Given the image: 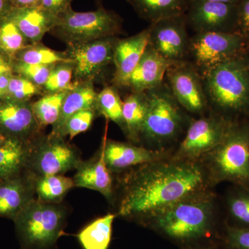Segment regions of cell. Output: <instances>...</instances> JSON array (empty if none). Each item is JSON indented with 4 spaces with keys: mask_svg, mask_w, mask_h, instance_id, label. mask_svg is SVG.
Returning <instances> with one entry per match:
<instances>
[{
    "mask_svg": "<svg viewBox=\"0 0 249 249\" xmlns=\"http://www.w3.org/2000/svg\"><path fill=\"white\" fill-rule=\"evenodd\" d=\"M127 172L121 182L118 215L143 227L170 206L211 186L200 161L166 158Z\"/></svg>",
    "mask_w": 249,
    "mask_h": 249,
    "instance_id": "obj_1",
    "label": "cell"
},
{
    "mask_svg": "<svg viewBox=\"0 0 249 249\" xmlns=\"http://www.w3.org/2000/svg\"><path fill=\"white\" fill-rule=\"evenodd\" d=\"M215 213L213 196L206 191L170 206L145 227L183 249L211 242L216 228Z\"/></svg>",
    "mask_w": 249,
    "mask_h": 249,
    "instance_id": "obj_2",
    "label": "cell"
},
{
    "mask_svg": "<svg viewBox=\"0 0 249 249\" xmlns=\"http://www.w3.org/2000/svg\"><path fill=\"white\" fill-rule=\"evenodd\" d=\"M201 160L211 185L229 181L249 188V124L229 121L221 142Z\"/></svg>",
    "mask_w": 249,
    "mask_h": 249,
    "instance_id": "obj_3",
    "label": "cell"
},
{
    "mask_svg": "<svg viewBox=\"0 0 249 249\" xmlns=\"http://www.w3.org/2000/svg\"><path fill=\"white\" fill-rule=\"evenodd\" d=\"M67 212L61 204L34 199L13 222L20 249H55L66 227Z\"/></svg>",
    "mask_w": 249,
    "mask_h": 249,
    "instance_id": "obj_4",
    "label": "cell"
},
{
    "mask_svg": "<svg viewBox=\"0 0 249 249\" xmlns=\"http://www.w3.org/2000/svg\"><path fill=\"white\" fill-rule=\"evenodd\" d=\"M206 91L219 109L229 114L249 110V63L242 55L204 72Z\"/></svg>",
    "mask_w": 249,
    "mask_h": 249,
    "instance_id": "obj_5",
    "label": "cell"
},
{
    "mask_svg": "<svg viewBox=\"0 0 249 249\" xmlns=\"http://www.w3.org/2000/svg\"><path fill=\"white\" fill-rule=\"evenodd\" d=\"M121 29V18L109 10L76 12L71 7L58 16L50 33L69 46L113 37Z\"/></svg>",
    "mask_w": 249,
    "mask_h": 249,
    "instance_id": "obj_6",
    "label": "cell"
},
{
    "mask_svg": "<svg viewBox=\"0 0 249 249\" xmlns=\"http://www.w3.org/2000/svg\"><path fill=\"white\" fill-rule=\"evenodd\" d=\"M148 108L141 139L157 147L172 142L182 128L183 118L173 95L157 88L147 91Z\"/></svg>",
    "mask_w": 249,
    "mask_h": 249,
    "instance_id": "obj_7",
    "label": "cell"
},
{
    "mask_svg": "<svg viewBox=\"0 0 249 249\" xmlns=\"http://www.w3.org/2000/svg\"><path fill=\"white\" fill-rule=\"evenodd\" d=\"M82 160L78 149L65 138L42 134L33 142L27 170L36 178L64 175L76 169Z\"/></svg>",
    "mask_w": 249,
    "mask_h": 249,
    "instance_id": "obj_8",
    "label": "cell"
},
{
    "mask_svg": "<svg viewBox=\"0 0 249 249\" xmlns=\"http://www.w3.org/2000/svg\"><path fill=\"white\" fill-rule=\"evenodd\" d=\"M246 38L240 33L201 32L190 41L196 66L206 72L219 64L242 55Z\"/></svg>",
    "mask_w": 249,
    "mask_h": 249,
    "instance_id": "obj_9",
    "label": "cell"
},
{
    "mask_svg": "<svg viewBox=\"0 0 249 249\" xmlns=\"http://www.w3.org/2000/svg\"><path fill=\"white\" fill-rule=\"evenodd\" d=\"M229 124V121L222 116H211L193 121L172 158L199 161L221 142Z\"/></svg>",
    "mask_w": 249,
    "mask_h": 249,
    "instance_id": "obj_10",
    "label": "cell"
},
{
    "mask_svg": "<svg viewBox=\"0 0 249 249\" xmlns=\"http://www.w3.org/2000/svg\"><path fill=\"white\" fill-rule=\"evenodd\" d=\"M119 39L115 36L69 45V58L74 64L75 82L92 81L113 62L114 49Z\"/></svg>",
    "mask_w": 249,
    "mask_h": 249,
    "instance_id": "obj_11",
    "label": "cell"
},
{
    "mask_svg": "<svg viewBox=\"0 0 249 249\" xmlns=\"http://www.w3.org/2000/svg\"><path fill=\"white\" fill-rule=\"evenodd\" d=\"M186 15L160 19L149 28V45L173 63L181 62L189 49Z\"/></svg>",
    "mask_w": 249,
    "mask_h": 249,
    "instance_id": "obj_12",
    "label": "cell"
},
{
    "mask_svg": "<svg viewBox=\"0 0 249 249\" xmlns=\"http://www.w3.org/2000/svg\"><path fill=\"white\" fill-rule=\"evenodd\" d=\"M187 11V22L198 33L237 31V4L194 0Z\"/></svg>",
    "mask_w": 249,
    "mask_h": 249,
    "instance_id": "obj_13",
    "label": "cell"
},
{
    "mask_svg": "<svg viewBox=\"0 0 249 249\" xmlns=\"http://www.w3.org/2000/svg\"><path fill=\"white\" fill-rule=\"evenodd\" d=\"M31 101L21 102L7 97L0 99V133L7 139L33 142L42 135Z\"/></svg>",
    "mask_w": 249,
    "mask_h": 249,
    "instance_id": "obj_14",
    "label": "cell"
},
{
    "mask_svg": "<svg viewBox=\"0 0 249 249\" xmlns=\"http://www.w3.org/2000/svg\"><path fill=\"white\" fill-rule=\"evenodd\" d=\"M168 80L173 96L187 111L201 114L207 106L200 78L196 70L188 65L178 62L168 70Z\"/></svg>",
    "mask_w": 249,
    "mask_h": 249,
    "instance_id": "obj_15",
    "label": "cell"
},
{
    "mask_svg": "<svg viewBox=\"0 0 249 249\" xmlns=\"http://www.w3.org/2000/svg\"><path fill=\"white\" fill-rule=\"evenodd\" d=\"M104 160L113 174L127 170L157 160H164L168 155L163 150L147 148L134 144L107 140L103 141Z\"/></svg>",
    "mask_w": 249,
    "mask_h": 249,
    "instance_id": "obj_16",
    "label": "cell"
},
{
    "mask_svg": "<svg viewBox=\"0 0 249 249\" xmlns=\"http://www.w3.org/2000/svg\"><path fill=\"white\" fill-rule=\"evenodd\" d=\"M35 179L25 170L0 181V217L14 221L36 199Z\"/></svg>",
    "mask_w": 249,
    "mask_h": 249,
    "instance_id": "obj_17",
    "label": "cell"
},
{
    "mask_svg": "<svg viewBox=\"0 0 249 249\" xmlns=\"http://www.w3.org/2000/svg\"><path fill=\"white\" fill-rule=\"evenodd\" d=\"M73 177L75 188H84L97 191L109 202L114 200L113 173L104 160L103 142L98 152L89 160H82Z\"/></svg>",
    "mask_w": 249,
    "mask_h": 249,
    "instance_id": "obj_18",
    "label": "cell"
},
{
    "mask_svg": "<svg viewBox=\"0 0 249 249\" xmlns=\"http://www.w3.org/2000/svg\"><path fill=\"white\" fill-rule=\"evenodd\" d=\"M150 31L145 29L133 36L118 40L114 49V83L127 86L129 76L135 70L149 44Z\"/></svg>",
    "mask_w": 249,
    "mask_h": 249,
    "instance_id": "obj_19",
    "label": "cell"
},
{
    "mask_svg": "<svg viewBox=\"0 0 249 249\" xmlns=\"http://www.w3.org/2000/svg\"><path fill=\"white\" fill-rule=\"evenodd\" d=\"M174 65L163 58L150 45H147L142 58L129 76L127 86L134 93H145L159 88L165 73Z\"/></svg>",
    "mask_w": 249,
    "mask_h": 249,
    "instance_id": "obj_20",
    "label": "cell"
},
{
    "mask_svg": "<svg viewBox=\"0 0 249 249\" xmlns=\"http://www.w3.org/2000/svg\"><path fill=\"white\" fill-rule=\"evenodd\" d=\"M57 17L40 6L13 7L8 16L30 45L40 43L44 36L55 25Z\"/></svg>",
    "mask_w": 249,
    "mask_h": 249,
    "instance_id": "obj_21",
    "label": "cell"
},
{
    "mask_svg": "<svg viewBox=\"0 0 249 249\" xmlns=\"http://www.w3.org/2000/svg\"><path fill=\"white\" fill-rule=\"evenodd\" d=\"M73 89L67 92L57 122L53 124L51 134L59 136L67 119L78 111L96 109L98 93L92 81L76 82Z\"/></svg>",
    "mask_w": 249,
    "mask_h": 249,
    "instance_id": "obj_22",
    "label": "cell"
},
{
    "mask_svg": "<svg viewBox=\"0 0 249 249\" xmlns=\"http://www.w3.org/2000/svg\"><path fill=\"white\" fill-rule=\"evenodd\" d=\"M34 142H26L8 139L4 145L0 146V179L11 178L27 170Z\"/></svg>",
    "mask_w": 249,
    "mask_h": 249,
    "instance_id": "obj_23",
    "label": "cell"
},
{
    "mask_svg": "<svg viewBox=\"0 0 249 249\" xmlns=\"http://www.w3.org/2000/svg\"><path fill=\"white\" fill-rule=\"evenodd\" d=\"M147 108L148 100L146 92H133L123 101L124 133L133 142H139L141 140Z\"/></svg>",
    "mask_w": 249,
    "mask_h": 249,
    "instance_id": "obj_24",
    "label": "cell"
},
{
    "mask_svg": "<svg viewBox=\"0 0 249 249\" xmlns=\"http://www.w3.org/2000/svg\"><path fill=\"white\" fill-rule=\"evenodd\" d=\"M139 16L151 23L185 14L188 0H127Z\"/></svg>",
    "mask_w": 249,
    "mask_h": 249,
    "instance_id": "obj_25",
    "label": "cell"
},
{
    "mask_svg": "<svg viewBox=\"0 0 249 249\" xmlns=\"http://www.w3.org/2000/svg\"><path fill=\"white\" fill-rule=\"evenodd\" d=\"M116 214L108 213L83 227L76 235L83 249H108L112 236V226Z\"/></svg>",
    "mask_w": 249,
    "mask_h": 249,
    "instance_id": "obj_26",
    "label": "cell"
},
{
    "mask_svg": "<svg viewBox=\"0 0 249 249\" xmlns=\"http://www.w3.org/2000/svg\"><path fill=\"white\" fill-rule=\"evenodd\" d=\"M75 188L73 178L64 175L37 177L35 179L36 199L50 204H61L69 191Z\"/></svg>",
    "mask_w": 249,
    "mask_h": 249,
    "instance_id": "obj_27",
    "label": "cell"
},
{
    "mask_svg": "<svg viewBox=\"0 0 249 249\" xmlns=\"http://www.w3.org/2000/svg\"><path fill=\"white\" fill-rule=\"evenodd\" d=\"M15 61L31 65H52L60 62H72L67 52H59L40 43L31 44L15 55Z\"/></svg>",
    "mask_w": 249,
    "mask_h": 249,
    "instance_id": "obj_28",
    "label": "cell"
},
{
    "mask_svg": "<svg viewBox=\"0 0 249 249\" xmlns=\"http://www.w3.org/2000/svg\"><path fill=\"white\" fill-rule=\"evenodd\" d=\"M68 91L47 93L32 103V109L36 120L42 129L55 124L61 111L62 103Z\"/></svg>",
    "mask_w": 249,
    "mask_h": 249,
    "instance_id": "obj_29",
    "label": "cell"
},
{
    "mask_svg": "<svg viewBox=\"0 0 249 249\" xmlns=\"http://www.w3.org/2000/svg\"><path fill=\"white\" fill-rule=\"evenodd\" d=\"M229 217L232 227L249 229V188L235 186L227 198Z\"/></svg>",
    "mask_w": 249,
    "mask_h": 249,
    "instance_id": "obj_30",
    "label": "cell"
},
{
    "mask_svg": "<svg viewBox=\"0 0 249 249\" xmlns=\"http://www.w3.org/2000/svg\"><path fill=\"white\" fill-rule=\"evenodd\" d=\"M96 107L98 115L104 116L115 123L124 132L123 101L115 89L107 87L98 93Z\"/></svg>",
    "mask_w": 249,
    "mask_h": 249,
    "instance_id": "obj_31",
    "label": "cell"
},
{
    "mask_svg": "<svg viewBox=\"0 0 249 249\" xmlns=\"http://www.w3.org/2000/svg\"><path fill=\"white\" fill-rule=\"evenodd\" d=\"M74 72L73 62H60L53 67L43 86L47 93L70 91L74 88L76 83H72Z\"/></svg>",
    "mask_w": 249,
    "mask_h": 249,
    "instance_id": "obj_32",
    "label": "cell"
},
{
    "mask_svg": "<svg viewBox=\"0 0 249 249\" xmlns=\"http://www.w3.org/2000/svg\"><path fill=\"white\" fill-rule=\"evenodd\" d=\"M29 45L17 26L9 18L0 24V49L13 60L18 52Z\"/></svg>",
    "mask_w": 249,
    "mask_h": 249,
    "instance_id": "obj_33",
    "label": "cell"
},
{
    "mask_svg": "<svg viewBox=\"0 0 249 249\" xmlns=\"http://www.w3.org/2000/svg\"><path fill=\"white\" fill-rule=\"evenodd\" d=\"M96 116L98 114L96 109H85L75 113L67 119L59 137L65 138L69 136L70 140H72L78 134L88 131Z\"/></svg>",
    "mask_w": 249,
    "mask_h": 249,
    "instance_id": "obj_34",
    "label": "cell"
},
{
    "mask_svg": "<svg viewBox=\"0 0 249 249\" xmlns=\"http://www.w3.org/2000/svg\"><path fill=\"white\" fill-rule=\"evenodd\" d=\"M42 88L19 75L13 73L10 79L6 97L14 101L27 102L42 93Z\"/></svg>",
    "mask_w": 249,
    "mask_h": 249,
    "instance_id": "obj_35",
    "label": "cell"
},
{
    "mask_svg": "<svg viewBox=\"0 0 249 249\" xmlns=\"http://www.w3.org/2000/svg\"><path fill=\"white\" fill-rule=\"evenodd\" d=\"M56 65V64H55ZM55 65H31L13 60V72L43 88Z\"/></svg>",
    "mask_w": 249,
    "mask_h": 249,
    "instance_id": "obj_36",
    "label": "cell"
},
{
    "mask_svg": "<svg viewBox=\"0 0 249 249\" xmlns=\"http://www.w3.org/2000/svg\"><path fill=\"white\" fill-rule=\"evenodd\" d=\"M224 245L235 249H249V229L226 224L223 233Z\"/></svg>",
    "mask_w": 249,
    "mask_h": 249,
    "instance_id": "obj_37",
    "label": "cell"
},
{
    "mask_svg": "<svg viewBox=\"0 0 249 249\" xmlns=\"http://www.w3.org/2000/svg\"><path fill=\"white\" fill-rule=\"evenodd\" d=\"M237 32L249 39V0H240L237 4Z\"/></svg>",
    "mask_w": 249,
    "mask_h": 249,
    "instance_id": "obj_38",
    "label": "cell"
},
{
    "mask_svg": "<svg viewBox=\"0 0 249 249\" xmlns=\"http://www.w3.org/2000/svg\"><path fill=\"white\" fill-rule=\"evenodd\" d=\"M73 0H41V7L58 16L71 8Z\"/></svg>",
    "mask_w": 249,
    "mask_h": 249,
    "instance_id": "obj_39",
    "label": "cell"
},
{
    "mask_svg": "<svg viewBox=\"0 0 249 249\" xmlns=\"http://www.w3.org/2000/svg\"><path fill=\"white\" fill-rule=\"evenodd\" d=\"M6 72H13V59L0 49V73Z\"/></svg>",
    "mask_w": 249,
    "mask_h": 249,
    "instance_id": "obj_40",
    "label": "cell"
},
{
    "mask_svg": "<svg viewBox=\"0 0 249 249\" xmlns=\"http://www.w3.org/2000/svg\"><path fill=\"white\" fill-rule=\"evenodd\" d=\"M13 73V72L0 73V99L6 97L10 79Z\"/></svg>",
    "mask_w": 249,
    "mask_h": 249,
    "instance_id": "obj_41",
    "label": "cell"
},
{
    "mask_svg": "<svg viewBox=\"0 0 249 249\" xmlns=\"http://www.w3.org/2000/svg\"><path fill=\"white\" fill-rule=\"evenodd\" d=\"M12 8L9 0H0V24L8 18Z\"/></svg>",
    "mask_w": 249,
    "mask_h": 249,
    "instance_id": "obj_42",
    "label": "cell"
},
{
    "mask_svg": "<svg viewBox=\"0 0 249 249\" xmlns=\"http://www.w3.org/2000/svg\"><path fill=\"white\" fill-rule=\"evenodd\" d=\"M13 7H31L40 6L41 0H9Z\"/></svg>",
    "mask_w": 249,
    "mask_h": 249,
    "instance_id": "obj_43",
    "label": "cell"
},
{
    "mask_svg": "<svg viewBox=\"0 0 249 249\" xmlns=\"http://www.w3.org/2000/svg\"><path fill=\"white\" fill-rule=\"evenodd\" d=\"M182 249H218V247L213 242H209L206 243L199 244L191 247H185Z\"/></svg>",
    "mask_w": 249,
    "mask_h": 249,
    "instance_id": "obj_44",
    "label": "cell"
},
{
    "mask_svg": "<svg viewBox=\"0 0 249 249\" xmlns=\"http://www.w3.org/2000/svg\"><path fill=\"white\" fill-rule=\"evenodd\" d=\"M194 0H188V2ZM204 1H215V2L227 3V4H238L240 0H204Z\"/></svg>",
    "mask_w": 249,
    "mask_h": 249,
    "instance_id": "obj_45",
    "label": "cell"
},
{
    "mask_svg": "<svg viewBox=\"0 0 249 249\" xmlns=\"http://www.w3.org/2000/svg\"><path fill=\"white\" fill-rule=\"evenodd\" d=\"M7 140L8 139H6L4 136H3L2 134L0 133V146H1V145H4L5 142H7Z\"/></svg>",
    "mask_w": 249,
    "mask_h": 249,
    "instance_id": "obj_46",
    "label": "cell"
},
{
    "mask_svg": "<svg viewBox=\"0 0 249 249\" xmlns=\"http://www.w3.org/2000/svg\"><path fill=\"white\" fill-rule=\"evenodd\" d=\"M225 247H226V248L224 249H235L231 248V247H227V246H226V245H225ZM218 249H220L218 248Z\"/></svg>",
    "mask_w": 249,
    "mask_h": 249,
    "instance_id": "obj_47",
    "label": "cell"
},
{
    "mask_svg": "<svg viewBox=\"0 0 249 249\" xmlns=\"http://www.w3.org/2000/svg\"><path fill=\"white\" fill-rule=\"evenodd\" d=\"M1 181V179H0V181Z\"/></svg>",
    "mask_w": 249,
    "mask_h": 249,
    "instance_id": "obj_48",
    "label": "cell"
},
{
    "mask_svg": "<svg viewBox=\"0 0 249 249\" xmlns=\"http://www.w3.org/2000/svg\"><path fill=\"white\" fill-rule=\"evenodd\" d=\"M98 1H99V0H98Z\"/></svg>",
    "mask_w": 249,
    "mask_h": 249,
    "instance_id": "obj_49",
    "label": "cell"
}]
</instances>
